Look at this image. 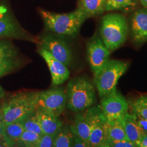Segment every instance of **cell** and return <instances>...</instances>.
<instances>
[{
    "mask_svg": "<svg viewBox=\"0 0 147 147\" xmlns=\"http://www.w3.org/2000/svg\"><path fill=\"white\" fill-rule=\"evenodd\" d=\"M40 92L14 93L1 104V118L5 124L21 121L38 108Z\"/></svg>",
    "mask_w": 147,
    "mask_h": 147,
    "instance_id": "1",
    "label": "cell"
},
{
    "mask_svg": "<svg viewBox=\"0 0 147 147\" xmlns=\"http://www.w3.org/2000/svg\"><path fill=\"white\" fill-rule=\"evenodd\" d=\"M40 14L47 30L59 36L70 38L78 36L82 25L88 19L78 8L67 14L41 11Z\"/></svg>",
    "mask_w": 147,
    "mask_h": 147,
    "instance_id": "2",
    "label": "cell"
},
{
    "mask_svg": "<svg viewBox=\"0 0 147 147\" xmlns=\"http://www.w3.org/2000/svg\"><path fill=\"white\" fill-rule=\"evenodd\" d=\"M129 32L128 22L123 14L115 13L102 17L100 25V36L110 53L124 44Z\"/></svg>",
    "mask_w": 147,
    "mask_h": 147,
    "instance_id": "3",
    "label": "cell"
},
{
    "mask_svg": "<svg viewBox=\"0 0 147 147\" xmlns=\"http://www.w3.org/2000/svg\"><path fill=\"white\" fill-rule=\"evenodd\" d=\"M66 95V107L75 113L88 109L96 101L94 85L84 77L75 78L69 82Z\"/></svg>",
    "mask_w": 147,
    "mask_h": 147,
    "instance_id": "4",
    "label": "cell"
},
{
    "mask_svg": "<svg viewBox=\"0 0 147 147\" xmlns=\"http://www.w3.org/2000/svg\"><path fill=\"white\" fill-rule=\"evenodd\" d=\"M129 64L119 60H109L104 67L94 75V81L100 98L117 91L121 76L126 72Z\"/></svg>",
    "mask_w": 147,
    "mask_h": 147,
    "instance_id": "5",
    "label": "cell"
},
{
    "mask_svg": "<svg viewBox=\"0 0 147 147\" xmlns=\"http://www.w3.org/2000/svg\"><path fill=\"white\" fill-rule=\"evenodd\" d=\"M0 38L20 39L36 42V38L25 30L14 17L8 7L0 4Z\"/></svg>",
    "mask_w": 147,
    "mask_h": 147,
    "instance_id": "6",
    "label": "cell"
},
{
    "mask_svg": "<svg viewBox=\"0 0 147 147\" xmlns=\"http://www.w3.org/2000/svg\"><path fill=\"white\" fill-rule=\"evenodd\" d=\"M38 44L67 67L71 66L73 63L72 52L68 44L63 39L51 34H46L38 38Z\"/></svg>",
    "mask_w": 147,
    "mask_h": 147,
    "instance_id": "7",
    "label": "cell"
},
{
    "mask_svg": "<svg viewBox=\"0 0 147 147\" xmlns=\"http://www.w3.org/2000/svg\"><path fill=\"white\" fill-rule=\"evenodd\" d=\"M110 52L97 34L87 44V56L93 75L98 73L109 60Z\"/></svg>",
    "mask_w": 147,
    "mask_h": 147,
    "instance_id": "8",
    "label": "cell"
},
{
    "mask_svg": "<svg viewBox=\"0 0 147 147\" xmlns=\"http://www.w3.org/2000/svg\"><path fill=\"white\" fill-rule=\"evenodd\" d=\"M54 87L47 90L40 92L38 107L59 117L65 109L67 95L63 87Z\"/></svg>",
    "mask_w": 147,
    "mask_h": 147,
    "instance_id": "9",
    "label": "cell"
},
{
    "mask_svg": "<svg viewBox=\"0 0 147 147\" xmlns=\"http://www.w3.org/2000/svg\"><path fill=\"white\" fill-rule=\"evenodd\" d=\"M100 106L107 121L123 118L129 109L126 99L117 91L101 98Z\"/></svg>",
    "mask_w": 147,
    "mask_h": 147,
    "instance_id": "10",
    "label": "cell"
},
{
    "mask_svg": "<svg viewBox=\"0 0 147 147\" xmlns=\"http://www.w3.org/2000/svg\"><path fill=\"white\" fill-rule=\"evenodd\" d=\"M132 41L137 47L147 42V8L138 9L130 16L129 22Z\"/></svg>",
    "mask_w": 147,
    "mask_h": 147,
    "instance_id": "11",
    "label": "cell"
},
{
    "mask_svg": "<svg viewBox=\"0 0 147 147\" xmlns=\"http://www.w3.org/2000/svg\"><path fill=\"white\" fill-rule=\"evenodd\" d=\"M100 105L91 107L86 110L78 112L71 125L76 136L88 141L95 117Z\"/></svg>",
    "mask_w": 147,
    "mask_h": 147,
    "instance_id": "12",
    "label": "cell"
},
{
    "mask_svg": "<svg viewBox=\"0 0 147 147\" xmlns=\"http://www.w3.org/2000/svg\"><path fill=\"white\" fill-rule=\"evenodd\" d=\"M38 53L44 59L50 69L53 86H58L63 84L69 78L70 71L65 65L55 58L50 53L42 47H39Z\"/></svg>",
    "mask_w": 147,
    "mask_h": 147,
    "instance_id": "13",
    "label": "cell"
},
{
    "mask_svg": "<svg viewBox=\"0 0 147 147\" xmlns=\"http://www.w3.org/2000/svg\"><path fill=\"white\" fill-rule=\"evenodd\" d=\"M108 123L99 107L89 136L88 142L91 147H104L107 137Z\"/></svg>",
    "mask_w": 147,
    "mask_h": 147,
    "instance_id": "14",
    "label": "cell"
},
{
    "mask_svg": "<svg viewBox=\"0 0 147 147\" xmlns=\"http://www.w3.org/2000/svg\"><path fill=\"white\" fill-rule=\"evenodd\" d=\"M37 113L44 134L54 135L63 124V122L59 119V117L44 109L38 107Z\"/></svg>",
    "mask_w": 147,
    "mask_h": 147,
    "instance_id": "15",
    "label": "cell"
},
{
    "mask_svg": "<svg viewBox=\"0 0 147 147\" xmlns=\"http://www.w3.org/2000/svg\"><path fill=\"white\" fill-rule=\"evenodd\" d=\"M123 119L127 140L135 144L137 146L144 134L138 126L134 115L127 112Z\"/></svg>",
    "mask_w": 147,
    "mask_h": 147,
    "instance_id": "16",
    "label": "cell"
},
{
    "mask_svg": "<svg viewBox=\"0 0 147 147\" xmlns=\"http://www.w3.org/2000/svg\"><path fill=\"white\" fill-rule=\"evenodd\" d=\"M76 136L71 125L63 124L54 135L53 147H73Z\"/></svg>",
    "mask_w": 147,
    "mask_h": 147,
    "instance_id": "17",
    "label": "cell"
},
{
    "mask_svg": "<svg viewBox=\"0 0 147 147\" xmlns=\"http://www.w3.org/2000/svg\"><path fill=\"white\" fill-rule=\"evenodd\" d=\"M77 8L89 18L100 16L106 11L105 0H78Z\"/></svg>",
    "mask_w": 147,
    "mask_h": 147,
    "instance_id": "18",
    "label": "cell"
},
{
    "mask_svg": "<svg viewBox=\"0 0 147 147\" xmlns=\"http://www.w3.org/2000/svg\"><path fill=\"white\" fill-rule=\"evenodd\" d=\"M107 137L106 141L128 140L126 137L123 118L107 121Z\"/></svg>",
    "mask_w": 147,
    "mask_h": 147,
    "instance_id": "19",
    "label": "cell"
},
{
    "mask_svg": "<svg viewBox=\"0 0 147 147\" xmlns=\"http://www.w3.org/2000/svg\"><path fill=\"white\" fill-rule=\"evenodd\" d=\"M138 0H105L106 11L129 12L136 7Z\"/></svg>",
    "mask_w": 147,
    "mask_h": 147,
    "instance_id": "20",
    "label": "cell"
},
{
    "mask_svg": "<svg viewBox=\"0 0 147 147\" xmlns=\"http://www.w3.org/2000/svg\"><path fill=\"white\" fill-rule=\"evenodd\" d=\"M24 131L25 129L22 126L21 121L5 124L4 135L14 144V146H16V141Z\"/></svg>",
    "mask_w": 147,
    "mask_h": 147,
    "instance_id": "21",
    "label": "cell"
},
{
    "mask_svg": "<svg viewBox=\"0 0 147 147\" xmlns=\"http://www.w3.org/2000/svg\"><path fill=\"white\" fill-rule=\"evenodd\" d=\"M22 63L19 57L0 60V78L16 71L21 67Z\"/></svg>",
    "mask_w": 147,
    "mask_h": 147,
    "instance_id": "22",
    "label": "cell"
},
{
    "mask_svg": "<svg viewBox=\"0 0 147 147\" xmlns=\"http://www.w3.org/2000/svg\"><path fill=\"white\" fill-rule=\"evenodd\" d=\"M21 121L25 130L34 132L40 136L44 134L38 121L37 110L25 117Z\"/></svg>",
    "mask_w": 147,
    "mask_h": 147,
    "instance_id": "23",
    "label": "cell"
},
{
    "mask_svg": "<svg viewBox=\"0 0 147 147\" xmlns=\"http://www.w3.org/2000/svg\"><path fill=\"white\" fill-rule=\"evenodd\" d=\"M19 56V51L12 42L5 40H0V60L18 57Z\"/></svg>",
    "mask_w": 147,
    "mask_h": 147,
    "instance_id": "24",
    "label": "cell"
},
{
    "mask_svg": "<svg viewBox=\"0 0 147 147\" xmlns=\"http://www.w3.org/2000/svg\"><path fill=\"white\" fill-rule=\"evenodd\" d=\"M40 136L34 132L25 130L16 141V146L34 147Z\"/></svg>",
    "mask_w": 147,
    "mask_h": 147,
    "instance_id": "25",
    "label": "cell"
},
{
    "mask_svg": "<svg viewBox=\"0 0 147 147\" xmlns=\"http://www.w3.org/2000/svg\"><path fill=\"white\" fill-rule=\"evenodd\" d=\"M133 113L147 121V105L138 99L132 104Z\"/></svg>",
    "mask_w": 147,
    "mask_h": 147,
    "instance_id": "26",
    "label": "cell"
},
{
    "mask_svg": "<svg viewBox=\"0 0 147 147\" xmlns=\"http://www.w3.org/2000/svg\"><path fill=\"white\" fill-rule=\"evenodd\" d=\"M54 141V135L43 134L34 147H52Z\"/></svg>",
    "mask_w": 147,
    "mask_h": 147,
    "instance_id": "27",
    "label": "cell"
},
{
    "mask_svg": "<svg viewBox=\"0 0 147 147\" xmlns=\"http://www.w3.org/2000/svg\"><path fill=\"white\" fill-rule=\"evenodd\" d=\"M136 145L129 140L106 141L104 147H136Z\"/></svg>",
    "mask_w": 147,
    "mask_h": 147,
    "instance_id": "28",
    "label": "cell"
},
{
    "mask_svg": "<svg viewBox=\"0 0 147 147\" xmlns=\"http://www.w3.org/2000/svg\"><path fill=\"white\" fill-rule=\"evenodd\" d=\"M134 115L135 119L140 129H141L142 131L144 134L147 133V121L145 120L144 119L141 118L140 117L137 116L135 113H133Z\"/></svg>",
    "mask_w": 147,
    "mask_h": 147,
    "instance_id": "29",
    "label": "cell"
},
{
    "mask_svg": "<svg viewBox=\"0 0 147 147\" xmlns=\"http://www.w3.org/2000/svg\"><path fill=\"white\" fill-rule=\"evenodd\" d=\"M73 147H91L89 142L82 138L76 136L74 141Z\"/></svg>",
    "mask_w": 147,
    "mask_h": 147,
    "instance_id": "30",
    "label": "cell"
},
{
    "mask_svg": "<svg viewBox=\"0 0 147 147\" xmlns=\"http://www.w3.org/2000/svg\"><path fill=\"white\" fill-rule=\"evenodd\" d=\"M15 147L14 144L11 142L4 135L0 136V147Z\"/></svg>",
    "mask_w": 147,
    "mask_h": 147,
    "instance_id": "31",
    "label": "cell"
},
{
    "mask_svg": "<svg viewBox=\"0 0 147 147\" xmlns=\"http://www.w3.org/2000/svg\"><path fill=\"white\" fill-rule=\"evenodd\" d=\"M137 147H147V133L143 135L137 144Z\"/></svg>",
    "mask_w": 147,
    "mask_h": 147,
    "instance_id": "32",
    "label": "cell"
},
{
    "mask_svg": "<svg viewBox=\"0 0 147 147\" xmlns=\"http://www.w3.org/2000/svg\"><path fill=\"white\" fill-rule=\"evenodd\" d=\"M5 123L3 121V119L1 118V116L0 117V136L2 135L4 133V129H5Z\"/></svg>",
    "mask_w": 147,
    "mask_h": 147,
    "instance_id": "33",
    "label": "cell"
},
{
    "mask_svg": "<svg viewBox=\"0 0 147 147\" xmlns=\"http://www.w3.org/2000/svg\"><path fill=\"white\" fill-rule=\"evenodd\" d=\"M5 96V92L4 89L0 85V98L2 99Z\"/></svg>",
    "mask_w": 147,
    "mask_h": 147,
    "instance_id": "34",
    "label": "cell"
},
{
    "mask_svg": "<svg viewBox=\"0 0 147 147\" xmlns=\"http://www.w3.org/2000/svg\"><path fill=\"white\" fill-rule=\"evenodd\" d=\"M138 99L142 101L144 104L147 105V95H143L138 98Z\"/></svg>",
    "mask_w": 147,
    "mask_h": 147,
    "instance_id": "35",
    "label": "cell"
},
{
    "mask_svg": "<svg viewBox=\"0 0 147 147\" xmlns=\"http://www.w3.org/2000/svg\"><path fill=\"white\" fill-rule=\"evenodd\" d=\"M142 6L144 8H147V0H138Z\"/></svg>",
    "mask_w": 147,
    "mask_h": 147,
    "instance_id": "36",
    "label": "cell"
},
{
    "mask_svg": "<svg viewBox=\"0 0 147 147\" xmlns=\"http://www.w3.org/2000/svg\"><path fill=\"white\" fill-rule=\"evenodd\" d=\"M1 116V104L0 103V117Z\"/></svg>",
    "mask_w": 147,
    "mask_h": 147,
    "instance_id": "37",
    "label": "cell"
}]
</instances>
